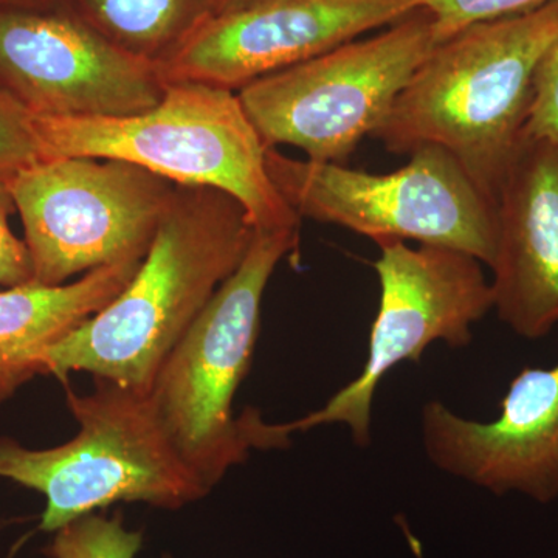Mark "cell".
<instances>
[{
	"label": "cell",
	"instance_id": "8",
	"mask_svg": "<svg viewBox=\"0 0 558 558\" xmlns=\"http://www.w3.org/2000/svg\"><path fill=\"white\" fill-rule=\"evenodd\" d=\"M9 185L40 286L145 258L178 190L130 161L97 157L40 160Z\"/></svg>",
	"mask_w": 558,
	"mask_h": 558
},
{
	"label": "cell",
	"instance_id": "16",
	"mask_svg": "<svg viewBox=\"0 0 558 558\" xmlns=\"http://www.w3.org/2000/svg\"><path fill=\"white\" fill-rule=\"evenodd\" d=\"M142 546V532L126 529L120 515L94 512L58 529L46 553L50 558H135Z\"/></svg>",
	"mask_w": 558,
	"mask_h": 558
},
{
	"label": "cell",
	"instance_id": "7",
	"mask_svg": "<svg viewBox=\"0 0 558 558\" xmlns=\"http://www.w3.org/2000/svg\"><path fill=\"white\" fill-rule=\"evenodd\" d=\"M385 174L344 163L299 160L267 149V171L301 219L333 223L374 242L417 241L475 256L490 267L497 252V202L446 149L425 146Z\"/></svg>",
	"mask_w": 558,
	"mask_h": 558
},
{
	"label": "cell",
	"instance_id": "1",
	"mask_svg": "<svg viewBox=\"0 0 558 558\" xmlns=\"http://www.w3.org/2000/svg\"><path fill=\"white\" fill-rule=\"evenodd\" d=\"M253 231L248 213L230 194L178 185L130 284L43 352L36 371L64 381L83 371L149 391L172 348L240 266Z\"/></svg>",
	"mask_w": 558,
	"mask_h": 558
},
{
	"label": "cell",
	"instance_id": "15",
	"mask_svg": "<svg viewBox=\"0 0 558 558\" xmlns=\"http://www.w3.org/2000/svg\"><path fill=\"white\" fill-rule=\"evenodd\" d=\"M102 38L160 68L208 21L220 0H62Z\"/></svg>",
	"mask_w": 558,
	"mask_h": 558
},
{
	"label": "cell",
	"instance_id": "12",
	"mask_svg": "<svg viewBox=\"0 0 558 558\" xmlns=\"http://www.w3.org/2000/svg\"><path fill=\"white\" fill-rule=\"evenodd\" d=\"M421 438L435 468L486 488L548 505L558 498V363L524 368L495 421L459 416L440 400L421 410Z\"/></svg>",
	"mask_w": 558,
	"mask_h": 558
},
{
	"label": "cell",
	"instance_id": "9",
	"mask_svg": "<svg viewBox=\"0 0 558 558\" xmlns=\"http://www.w3.org/2000/svg\"><path fill=\"white\" fill-rule=\"evenodd\" d=\"M374 263L380 303L371 326L368 357L357 379L306 416L277 424L286 436L322 425L351 429L359 447L371 444L373 402L381 379L403 362H421L429 344L465 348L473 325L494 310V292L475 256L440 245L411 248L405 241L377 242Z\"/></svg>",
	"mask_w": 558,
	"mask_h": 558
},
{
	"label": "cell",
	"instance_id": "5",
	"mask_svg": "<svg viewBox=\"0 0 558 558\" xmlns=\"http://www.w3.org/2000/svg\"><path fill=\"white\" fill-rule=\"evenodd\" d=\"M95 380L87 395L65 391L80 427L69 442L33 450L0 438V478L46 498L40 531L116 502L178 510L207 497L211 488L172 442L149 391Z\"/></svg>",
	"mask_w": 558,
	"mask_h": 558
},
{
	"label": "cell",
	"instance_id": "6",
	"mask_svg": "<svg viewBox=\"0 0 558 558\" xmlns=\"http://www.w3.org/2000/svg\"><path fill=\"white\" fill-rule=\"evenodd\" d=\"M440 43L432 11L418 7L379 35L253 81L238 95L267 149L290 145L310 160L344 163Z\"/></svg>",
	"mask_w": 558,
	"mask_h": 558
},
{
	"label": "cell",
	"instance_id": "23",
	"mask_svg": "<svg viewBox=\"0 0 558 558\" xmlns=\"http://www.w3.org/2000/svg\"><path fill=\"white\" fill-rule=\"evenodd\" d=\"M167 558H170V557H167Z\"/></svg>",
	"mask_w": 558,
	"mask_h": 558
},
{
	"label": "cell",
	"instance_id": "17",
	"mask_svg": "<svg viewBox=\"0 0 558 558\" xmlns=\"http://www.w3.org/2000/svg\"><path fill=\"white\" fill-rule=\"evenodd\" d=\"M44 160L33 113L0 89V175L10 179Z\"/></svg>",
	"mask_w": 558,
	"mask_h": 558
},
{
	"label": "cell",
	"instance_id": "14",
	"mask_svg": "<svg viewBox=\"0 0 558 558\" xmlns=\"http://www.w3.org/2000/svg\"><path fill=\"white\" fill-rule=\"evenodd\" d=\"M142 260L131 256L61 286L31 282L0 290V402L38 376L43 352L117 299Z\"/></svg>",
	"mask_w": 558,
	"mask_h": 558
},
{
	"label": "cell",
	"instance_id": "4",
	"mask_svg": "<svg viewBox=\"0 0 558 558\" xmlns=\"http://www.w3.org/2000/svg\"><path fill=\"white\" fill-rule=\"evenodd\" d=\"M300 227L255 229L240 266L191 323L149 395L182 457L209 488L253 449H278L258 411L234 416L233 400L248 374L260 330L264 293Z\"/></svg>",
	"mask_w": 558,
	"mask_h": 558
},
{
	"label": "cell",
	"instance_id": "2",
	"mask_svg": "<svg viewBox=\"0 0 558 558\" xmlns=\"http://www.w3.org/2000/svg\"><path fill=\"white\" fill-rule=\"evenodd\" d=\"M558 38V0L475 22L417 69L374 137L396 154L446 149L492 201L524 140L539 60Z\"/></svg>",
	"mask_w": 558,
	"mask_h": 558
},
{
	"label": "cell",
	"instance_id": "19",
	"mask_svg": "<svg viewBox=\"0 0 558 558\" xmlns=\"http://www.w3.org/2000/svg\"><path fill=\"white\" fill-rule=\"evenodd\" d=\"M524 135L558 145V38L539 60Z\"/></svg>",
	"mask_w": 558,
	"mask_h": 558
},
{
	"label": "cell",
	"instance_id": "18",
	"mask_svg": "<svg viewBox=\"0 0 558 558\" xmlns=\"http://www.w3.org/2000/svg\"><path fill=\"white\" fill-rule=\"evenodd\" d=\"M550 0H424L432 11L440 40L475 24V22L515 16L545 5Z\"/></svg>",
	"mask_w": 558,
	"mask_h": 558
},
{
	"label": "cell",
	"instance_id": "3",
	"mask_svg": "<svg viewBox=\"0 0 558 558\" xmlns=\"http://www.w3.org/2000/svg\"><path fill=\"white\" fill-rule=\"evenodd\" d=\"M44 160L97 157L137 165L175 185L230 194L255 229L300 227L267 171V148L238 92L211 84L167 83L159 105L126 117L33 113Z\"/></svg>",
	"mask_w": 558,
	"mask_h": 558
},
{
	"label": "cell",
	"instance_id": "10",
	"mask_svg": "<svg viewBox=\"0 0 558 558\" xmlns=\"http://www.w3.org/2000/svg\"><path fill=\"white\" fill-rule=\"evenodd\" d=\"M165 86L157 65L64 5L0 7V89L35 116H135L159 105Z\"/></svg>",
	"mask_w": 558,
	"mask_h": 558
},
{
	"label": "cell",
	"instance_id": "20",
	"mask_svg": "<svg viewBox=\"0 0 558 558\" xmlns=\"http://www.w3.org/2000/svg\"><path fill=\"white\" fill-rule=\"evenodd\" d=\"M13 211L16 205L9 179L0 175V286L7 289L31 284L35 277L27 244L11 230L9 218Z\"/></svg>",
	"mask_w": 558,
	"mask_h": 558
},
{
	"label": "cell",
	"instance_id": "11",
	"mask_svg": "<svg viewBox=\"0 0 558 558\" xmlns=\"http://www.w3.org/2000/svg\"><path fill=\"white\" fill-rule=\"evenodd\" d=\"M424 0H260L208 21L159 70L167 83L193 81L241 90L253 81L388 27Z\"/></svg>",
	"mask_w": 558,
	"mask_h": 558
},
{
	"label": "cell",
	"instance_id": "13",
	"mask_svg": "<svg viewBox=\"0 0 558 558\" xmlns=\"http://www.w3.org/2000/svg\"><path fill=\"white\" fill-rule=\"evenodd\" d=\"M494 310L519 337L558 325V145L524 135L497 196Z\"/></svg>",
	"mask_w": 558,
	"mask_h": 558
},
{
	"label": "cell",
	"instance_id": "21",
	"mask_svg": "<svg viewBox=\"0 0 558 558\" xmlns=\"http://www.w3.org/2000/svg\"><path fill=\"white\" fill-rule=\"evenodd\" d=\"M62 0H0V7H24V9H54Z\"/></svg>",
	"mask_w": 558,
	"mask_h": 558
},
{
	"label": "cell",
	"instance_id": "22",
	"mask_svg": "<svg viewBox=\"0 0 558 558\" xmlns=\"http://www.w3.org/2000/svg\"><path fill=\"white\" fill-rule=\"evenodd\" d=\"M220 2H222V13H229V11L245 9V7L258 3L260 0H220Z\"/></svg>",
	"mask_w": 558,
	"mask_h": 558
}]
</instances>
